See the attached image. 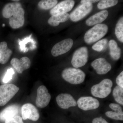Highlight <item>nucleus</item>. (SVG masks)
<instances>
[{"label": "nucleus", "mask_w": 123, "mask_h": 123, "mask_svg": "<svg viewBox=\"0 0 123 123\" xmlns=\"http://www.w3.org/2000/svg\"><path fill=\"white\" fill-rule=\"evenodd\" d=\"M2 14L5 18H9V24L12 29H18L24 25L25 11L20 3L11 2L6 5Z\"/></svg>", "instance_id": "nucleus-1"}, {"label": "nucleus", "mask_w": 123, "mask_h": 123, "mask_svg": "<svg viewBox=\"0 0 123 123\" xmlns=\"http://www.w3.org/2000/svg\"><path fill=\"white\" fill-rule=\"evenodd\" d=\"M108 31V27L106 24L95 25L86 32L84 37L85 42L89 44L95 43L104 37Z\"/></svg>", "instance_id": "nucleus-2"}, {"label": "nucleus", "mask_w": 123, "mask_h": 123, "mask_svg": "<svg viewBox=\"0 0 123 123\" xmlns=\"http://www.w3.org/2000/svg\"><path fill=\"white\" fill-rule=\"evenodd\" d=\"M62 77L65 81L73 85H78L84 82L86 74L79 69L68 68L64 69L62 72Z\"/></svg>", "instance_id": "nucleus-3"}, {"label": "nucleus", "mask_w": 123, "mask_h": 123, "mask_svg": "<svg viewBox=\"0 0 123 123\" xmlns=\"http://www.w3.org/2000/svg\"><path fill=\"white\" fill-rule=\"evenodd\" d=\"M112 85L113 83L111 79H104L99 84L92 86L91 89V94L95 97L99 98H105L111 92Z\"/></svg>", "instance_id": "nucleus-4"}, {"label": "nucleus", "mask_w": 123, "mask_h": 123, "mask_svg": "<svg viewBox=\"0 0 123 123\" xmlns=\"http://www.w3.org/2000/svg\"><path fill=\"white\" fill-rule=\"evenodd\" d=\"M19 90V88L13 84L0 86V106L8 103Z\"/></svg>", "instance_id": "nucleus-5"}, {"label": "nucleus", "mask_w": 123, "mask_h": 123, "mask_svg": "<svg viewBox=\"0 0 123 123\" xmlns=\"http://www.w3.org/2000/svg\"><path fill=\"white\" fill-rule=\"evenodd\" d=\"M88 59V51L86 47L77 49L74 53L71 63L75 68L82 67L87 63Z\"/></svg>", "instance_id": "nucleus-6"}, {"label": "nucleus", "mask_w": 123, "mask_h": 123, "mask_svg": "<svg viewBox=\"0 0 123 123\" xmlns=\"http://www.w3.org/2000/svg\"><path fill=\"white\" fill-rule=\"evenodd\" d=\"M73 43V40L70 38L66 39L57 43L52 49V55L56 57L67 53L72 48Z\"/></svg>", "instance_id": "nucleus-7"}, {"label": "nucleus", "mask_w": 123, "mask_h": 123, "mask_svg": "<svg viewBox=\"0 0 123 123\" xmlns=\"http://www.w3.org/2000/svg\"><path fill=\"white\" fill-rule=\"evenodd\" d=\"M93 5L91 4H83L77 7L70 15V18L74 22L80 21L92 11Z\"/></svg>", "instance_id": "nucleus-8"}, {"label": "nucleus", "mask_w": 123, "mask_h": 123, "mask_svg": "<svg viewBox=\"0 0 123 123\" xmlns=\"http://www.w3.org/2000/svg\"><path fill=\"white\" fill-rule=\"evenodd\" d=\"M51 95L48 90L44 86H41L37 90V97L36 104L38 107L43 108L47 106L50 103Z\"/></svg>", "instance_id": "nucleus-9"}, {"label": "nucleus", "mask_w": 123, "mask_h": 123, "mask_svg": "<svg viewBox=\"0 0 123 123\" xmlns=\"http://www.w3.org/2000/svg\"><path fill=\"white\" fill-rule=\"evenodd\" d=\"M21 114L22 118L24 120L29 119L33 121H37L40 117L37 109L31 103L25 104L22 106Z\"/></svg>", "instance_id": "nucleus-10"}, {"label": "nucleus", "mask_w": 123, "mask_h": 123, "mask_svg": "<svg viewBox=\"0 0 123 123\" xmlns=\"http://www.w3.org/2000/svg\"><path fill=\"white\" fill-rule=\"evenodd\" d=\"M77 103L80 109L85 111L95 110L99 107L100 105L98 100L91 97H81Z\"/></svg>", "instance_id": "nucleus-11"}, {"label": "nucleus", "mask_w": 123, "mask_h": 123, "mask_svg": "<svg viewBox=\"0 0 123 123\" xmlns=\"http://www.w3.org/2000/svg\"><path fill=\"white\" fill-rule=\"evenodd\" d=\"M57 105L63 109L76 106L77 103L73 97L70 94L62 93L59 94L56 98Z\"/></svg>", "instance_id": "nucleus-12"}, {"label": "nucleus", "mask_w": 123, "mask_h": 123, "mask_svg": "<svg viewBox=\"0 0 123 123\" xmlns=\"http://www.w3.org/2000/svg\"><path fill=\"white\" fill-rule=\"evenodd\" d=\"M75 4V1L72 0L63 1L52 8L50 11V14L52 16L58 14L67 13L72 10Z\"/></svg>", "instance_id": "nucleus-13"}, {"label": "nucleus", "mask_w": 123, "mask_h": 123, "mask_svg": "<svg viewBox=\"0 0 123 123\" xmlns=\"http://www.w3.org/2000/svg\"><path fill=\"white\" fill-rule=\"evenodd\" d=\"M91 65L99 75L106 74L111 69V64L104 58L95 60L91 63Z\"/></svg>", "instance_id": "nucleus-14"}, {"label": "nucleus", "mask_w": 123, "mask_h": 123, "mask_svg": "<svg viewBox=\"0 0 123 123\" xmlns=\"http://www.w3.org/2000/svg\"><path fill=\"white\" fill-rule=\"evenodd\" d=\"M11 65L18 73H22L24 70L30 68L31 61L28 57L24 56L20 59L13 58L10 62Z\"/></svg>", "instance_id": "nucleus-15"}, {"label": "nucleus", "mask_w": 123, "mask_h": 123, "mask_svg": "<svg viewBox=\"0 0 123 123\" xmlns=\"http://www.w3.org/2000/svg\"><path fill=\"white\" fill-rule=\"evenodd\" d=\"M108 15V12L107 10H103L88 18L86 21V24L89 26L99 24L105 20Z\"/></svg>", "instance_id": "nucleus-16"}, {"label": "nucleus", "mask_w": 123, "mask_h": 123, "mask_svg": "<svg viewBox=\"0 0 123 123\" xmlns=\"http://www.w3.org/2000/svg\"><path fill=\"white\" fill-rule=\"evenodd\" d=\"M109 106L115 111H108L105 113L107 116L116 120H123V112L121 106L115 103H111Z\"/></svg>", "instance_id": "nucleus-17"}, {"label": "nucleus", "mask_w": 123, "mask_h": 123, "mask_svg": "<svg viewBox=\"0 0 123 123\" xmlns=\"http://www.w3.org/2000/svg\"><path fill=\"white\" fill-rule=\"evenodd\" d=\"M18 112L19 108L17 105L8 106L0 113V121H5L7 119L16 116Z\"/></svg>", "instance_id": "nucleus-18"}, {"label": "nucleus", "mask_w": 123, "mask_h": 123, "mask_svg": "<svg viewBox=\"0 0 123 123\" xmlns=\"http://www.w3.org/2000/svg\"><path fill=\"white\" fill-rule=\"evenodd\" d=\"M12 51L8 47L5 42L0 43V63L4 64L7 63L12 55Z\"/></svg>", "instance_id": "nucleus-19"}, {"label": "nucleus", "mask_w": 123, "mask_h": 123, "mask_svg": "<svg viewBox=\"0 0 123 123\" xmlns=\"http://www.w3.org/2000/svg\"><path fill=\"white\" fill-rule=\"evenodd\" d=\"M70 18V15L68 13H60L52 15L49 19L48 22L49 25L53 26H56L60 23L67 21Z\"/></svg>", "instance_id": "nucleus-20"}, {"label": "nucleus", "mask_w": 123, "mask_h": 123, "mask_svg": "<svg viewBox=\"0 0 123 123\" xmlns=\"http://www.w3.org/2000/svg\"><path fill=\"white\" fill-rule=\"evenodd\" d=\"M109 46L111 57L115 60H118L121 56V50L117 43L114 40H111L109 42Z\"/></svg>", "instance_id": "nucleus-21"}, {"label": "nucleus", "mask_w": 123, "mask_h": 123, "mask_svg": "<svg viewBox=\"0 0 123 123\" xmlns=\"http://www.w3.org/2000/svg\"><path fill=\"white\" fill-rule=\"evenodd\" d=\"M56 0H42L38 3V6L42 9L47 10L53 8L57 4Z\"/></svg>", "instance_id": "nucleus-22"}, {"label": "nucleus", "mask_w": 123, "mask_h": 123, "mask_svg": "<svg viewBox=\"0 0 123 123\" xmlns=\"http://www.w3.org/2000/svg\"><path fill=\"white\" fill-rule=\"evenodd\" d=\"M115 34L118 40L123 43V18H120L117 23L115 30Z\"/></svg>", "instance_id": "nucleus-23"}, {"label": "nucleus", "mask_w": 123, "mask_h": 123, "mask_svg": "<svg viewBox=\"0 0 123 123\" xmlns=\"http://www.w3.org/2000/svg\"><path fill=\"white\" fill-rule=\"evenodd\" d=\"M113 96L115 100L118 103L123 105V89L120 86H116L113 90Z\"/></svg>", "instance_id": "nucleus-24"}, {"label": "nucleus", "mask_w": 123, "mask_h": 123, "mask_svg": "<svg viewBox=\"0 0 123 123\" xmlns=\"http://www.w3.org/2000/svg\"><path fill=\"white\" fill-rule=\"evenodd\" d=\"M118 2V1L116 0H102L98 2L97 6L99 9H104L114 6Z\"/></svg>", "instance_id": "nucleus-25"}, {"label": "nucleus", "mask_w": 123, "mask_h": 123, "mask_svg": "<svg viewBox=\"0 0 123 123\" xmlns=\"http://www.w3.org/2000/svg\"><path fill=\"white\" fill-rule=\"evenodd\" d=\"M107 42V40L106 39L101 40L92 46V49L97 51L101 52L105 48Z\"/></svg>", "instance_id": "nucleus-26"}, {"label": "nucleus", "mask_w": 123, "mask_h": 123, "mask_svg": "<svg viewBox=\"0 0 123 123\" xmlns=\"http://www.w3.org/2000/svg\"><path fill=\"white\" fill-rule=\"evenodd\" d=\"M14 73V71L12 68L8 69L7 72L5 75L4 77L3 78V80H2L3 82L5 84H7L12 79L13 75Z\"/></svg>", "instance_id": "nucleus-27"}, {"label": "nucleus", "mask_w": 123, "mask_h": 123, "mask_svg": "<svg viewBox=\"0 0 123 123\" xmlns=\"http://www.w3.org/2000/svg\"><path fill=\"white\" fill-rule=\"evenodd\" d=\"M5 121V123H23L22 118L18 115L7 119Z\"/></svg>", "instance_id": "nucleus-28"}, {"label": "nucleus", "mask_w": 123, "mask_h": 123, "mask_svg": "<svg viewBox=\"0 0 123 123\" xmlns=\"http://www.w3.org/2000/svg\"><path fill=\"white\" fill-rule=\"evenodd\" d=\"M116 82L118 86L123 88V72H122L117 77Z\"/></svg>", "instance_id": "nucleus-29"}, {"label": "nucleus", "mask_w": 123, "mask_h": 123, "mask_svg": "<svg viewBox=\"0 0 123 123\" xmlns=\"http://www.w3.org/2000/svg\"><path fill=\"white\" fill-rule=\"evenodd\" d=\"M92 123H108L105 119L102 117H98L94 119Z\"/></svg>", "instance_id": "nucleus-30"}, {"label": "nucleus", "mask_w": 123, "mask_h": 123, "mask_svg": "<svg viewBox=\"0 0 123 123\" xmlns=\"http://www.w3.org/2000/svg\"><path fill=\"white\" fill-rule=\"evenodd\" d=\"M99 1L97 0H82L81 1V4H91Z\"/></svg>", "instance_id": "nucleus-31"}, {"label": "nucleus", "mask_w": 123, "mask_h": 123, "mask_svg": "<svg viewBox=\"0 0 123 123\" xmlns=\"http://www.w3.org/2000/svg\"><path fill=\"white\" fill-rule=\"evenodd\" d=\"M12 1H15V2H18V1H19V0H12Z\"/></svg>", "instance_id": "nucleus-32"}]
</instances>
